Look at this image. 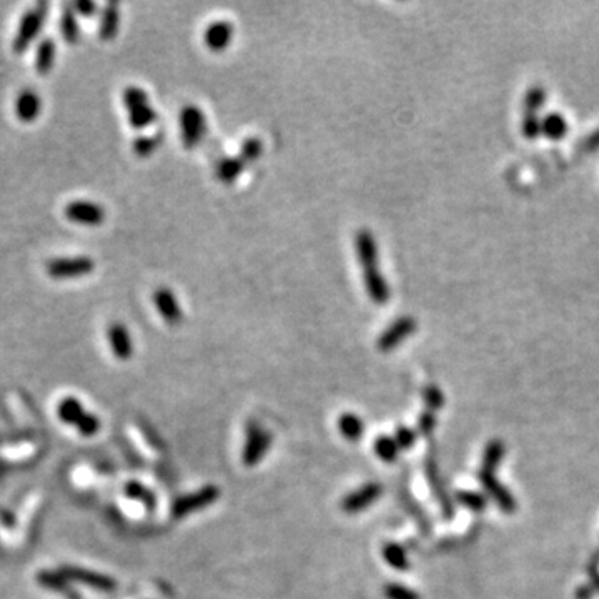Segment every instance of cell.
Returning a JSON list of instances; mask_svg holds the SVG:
<instances>
[{
  "mask_svg": "<svg viewBox=\"0 0 599 599\" xmlns=\"http://www.w3.org/2000/svg\"><path fill=\"white\" fill-rule=\"evenodd\" d=\"M47 12L48 4L38 2L36 7L28 9V11L23 14L12 42V50L16 52L17 55H22L23 52L28 50V47L32 45L33 41L38 37V33L42 32V27L47 18Z\"/></svg>",
  "mask_w": 599,
  "mask_h": 599,
  "instance_id": "6da1fadb",
  "label": "cell"
},
{
  "mask_svg": "<svg viewBox=\"0 0 599 599\" xmlns=\"http://www.w3.org/2000/svg\"><path fill=\"white\" fill-rule=\"evenodd\" d=\"M95 270V261L90 257H62L47 261L45 271L50 279L67 280L90 275Z\"/></svg>",
  "mask_w": 599,
  "mask_h": 599,
  "instance_id": "7a4b0ae2",
  "label": "cell"
},
{
  "mask_svg": "<svg viewBox=\"0 0 599 599\" xmlns=\"http://www.w3.org/2000/svg\"><path fill=\"white\" fill-rule=\"evenodd\" d=\"M207 131V122L203 112L195 105L183 107L180 112V135L187 150H192L202 142Z\"/></svg>",
  "mask_w": 599,
  "mask_h": 599,
  "instance_id": "3957f363",
  "label": "cell"
},
{
  "mask_svg": "<svg viewBox=\"0 0 599 599\" xmlns=\"http://www.w3.org/2000/svg\"><path fill=\"white\" fill-rule=\"evenodd\" d=\"M218 498H220V490H218L217 486L208 485L200 488L198 491H195L192 495L180 496V498L173 501L172 509L170 511H172V516L175 519H180L195 513V511L208 508V506L215 503Z\"/></svg>",
  "mask_w": 599,
  "mask_h": 599,
  "instance_id": "277c9868",
  "label": "cell"
},
{
  "mask_svg": "<svg viewBox=\"0 0 599 599\" xmlns=\"http://www.w3.org/2000/svg\"><path fill=\"white\" fill-rule=\"evenodd\" d=\"M271 446V433L263 430L257 421H250L247 426V441L243 448L242 460L245 466L252 468L266 455Z\"/></svg>",
  "mask_w": 599,
  "mask_h": 599,
  "instance_id": "5b68a950",
  "label": "cell"
},
{
  "mask_svg": "<svg viewBox=\"0 0 599 599\" xmlns=\"http://www.w3.org/2000/svg\"><path fill=\"white\" fill-rule=\"evenodd\" d=\"M58 571H60L62 576L65 578L69 583H82L84 586L97 589V591L112 593L117 589V583L114 578L90 571V569L77 568V566H70V564H67V566H62Z\"/></svg>",
  "mask_w": 599,
  "mask_h": 599,
  "instance_id": "8992f818",
  "label": "cell"
},
{
  "mask_svg": "<svg viewBox=\"0 0 599 599\" xmlns=\"http://www.w3.org/2000/svg\"><path fill=\"white\" fill-rule=\"evenodd\" d=\"M416 330V320L411 316H401L396 318L387 330L379 335L378 338V350L382 353H389L394 348H398L410 335L415 333Z\"/></svg>",
  "mask_w": 599,
  "mask_h": 599,
  "instance_id": "52a82bcc",
  "label": "cell"
},
{
  "mask_svg": "<svg viewBox=\"0 0 599 599\" xmlns=\"http://www.w3.org/2000/svg\"><path fill=\"white\" fill-rule=\"evenodd\" d=\"M63 215L67 220L80 223V225L97 227L105 222L104 207L95 202H85V200H75L63 208Z\"/></svg>",
  "mask_w": 599,
  "mask_h": 599,
  "instance_id": "ba28073f",
  "label": "cell"
},
{
  "mask_svg": "<svg viewBox=\"0 0 599 599\" xmlns=\"http://www.w3.org/2000/svg\"><path fill=\"white\" fill-rule=\"evenodd\" d=\"M478 478H480L481 486H483L485 493L488 495L496 504H498V508L503 511V513H506V514L514 513V511H516L514 496L509 493V490L506 488V486L500 483L498 478H496L495 471L480 470Z\"/></svg>",
  "mask_w": 599,
  "mask_h": 599,
  "instance_id": "9c48e42d",
  "label": "cell"
},
{
  "mask_svg": "<svg viewBox=\"0 0 599 599\" xmlns=\"http://www.w3.org/2000/svg\"><path fill=\"white\" fill-rule=\"evenodd\" d=\"M383 495V486L379 483H367L362 488L352 491L342 501V509L348 514H357L368 509L373 503H377L379 496Z\"/></svg>",
  "mask_w": 599,
  "mask_h": 599,
  "instance_id": "30bf717a",
  "label": "cell"
},
{
  "mask_svg": "<svg viewBox=\"0 0 599 599\" xmlns=\"http://www.w3.org/2000/svg\"><path fill=\"white\" fill-rule=\"evenodd\" d=\"M355 252L363 271L378 270V245L372 232L360 230L355 235Z\"/></svg>",
  "mask_w": 599,
  "mask_h": 599,
  "instance_id": "8fae6325",
  "label": "cell"
},
{
  "mask_svg": "<svg viewBox=\"0 0 599 599\" xmlns=\"http://www.w3.org/2000/svg\"><path fill=\"white\" fill-rule=\"evenodd\" d=\"M153 303L157 306L158 313L163 316L165 323L177 326L182 323L183 313L182 308H180V303L177 296L167 286H160V288L155 290L153 293Z\"/></svg>",
  "mask_w": 599,
  "mask_h": 599,
  "instance_id": "7c38bea8",
  "label": "cell"
},
{
  "mask_svg": "<svg viewBox=\"0 0 599 599\" xmlns=\"http://www.w3.org/2000/svg\"><path fill=\"white\" fill-rule=\"evenodd\" d=\"M425 466H426L428 483H430V488L433 491V495H435L436 501L440 503L443 518H445L446 521H450V519H453V516H455V508H453L450 496L446 495L445 486H443V483H441L440 471H438V466H436L435 460H431V458H430V460L425 463Z\"/></svg>",
  "mask_w": 599,
  "mask_h": 599,
  "instance_id": "4fadbf2b",
  "label": "cell"
},
{
  "mask_svg": "<svg viewBox=\"0 0 599 599\" xmlns=\"http://www.w3.org/2000/svg\"><path fill=\"white\" fill-rule=\"evenodd\" d=\"M107 337L112 348V353L115 355L120 362H126L134 355V345L129 330L124 323H112L107 330Z\"/></svg>",
  "mask_w": 599,
  "mask_h": 599,
  "instance_id": "5bb4252c",
  "label": "cell"
},
{
  "mask_svg": "<svg viewBox=\"0 0 599 599\" xmlns=\"http://www.w3.org/2000/svg\"><path fill=\"white\" fill-rule=\"evenodd\" d=\"M42 99L36 90L23 89L16 99V115L23 124H32L41 115Z\"/></svg>",
  "mask_w": 599,
  "mask_h": 599,
  "instance_id": "9a60e30c",
  "label": "cell"
},
{
  "mask_svg": "<svg viewBox=\"0 0 599 599\" xmlns=\"http://www.w3.org/2000/svg\"><path fill=\"white\" fill-rule=\"evenodd\" d=\"M363 281H365V288H367L369 300H372L373 303H377V305L388 303L392 293H389L388 281L384 280V276L382 274H379V269L363 271Z\"/></svg>",
  "mask_w": 599,
  "mask_h": 599,
  "instance_id": "2e32d148",
  "label": "cell"
},
{
  "mask_svg": "<svg viewBox=\"0 0 599 599\" xmlns=\"http://www.w3.org/2000/svg\"><path fill=\"white\" fill-rule=\"evenodd\" d=\"M233 37V26L227 21H218L208 26L205 31V43L213 52H222L230 45Z\"/></svg>",
  "mask_w": 599,
  "mask_h": 599,
  "instance_id": "e0dca14e",
  "label": "cell"
},
{
  "mask_svg": "<svg viewBox=\"0 0 599 599\" xmlns=\"http://www.w3.org/2000/svg\"><path fill=\"white\" fill-rule=\"evenodd\" d=\"M57 43L50 37L42 38L36 50V72L38 75H48L55 65Z\"/></svg>",
  "mask_w": 599,
  "mask_h": 599,
  "instance_id": "ac0fdd59",
  "label": "cell"
},
{
  "mask_svg": "<svg viewBox=\"0 0 599 599\" xmlns=\"http://www.w3.org/2000/svg\"><path fill=\"white\" fill-rule=\"evenodd\" d=\"M120 9L119 4L109 2L104 7V11L100 14V26H99V36L102 41L109 42L112 38H115L117 33H119L120 27Z\"/></svg>",
  "mask_w": 599,
  "mask_h": 599,
  "instance_id": "d6986e66",
  "label": "cell"
},
{
  "mask_svg": "<svg viewBox=\"0 0 599 599\" xmlns=\"http://www.w3.org/2000/svg\"><path fill=\"white\" fill-rule=\"evenodd\" d=\"M60 36L63 42L69 43V45H77L80 42V27L79 22H77V14L72 4L63 6L60 17Z\"/></svg>",
  "mask_w": 599,
  "mask_h": 599,
  "instance_id": "ffe728a7",
  "label": "cell"
},
{
  "mask_svg": "<svg viewBox=\"0 0 599 599\" xmlns=\"http://www.w3.org/2000/svg\"><path fill=\"white\" fill-rule=\"evenodd\" d=\"M85 413L87 411L84 410V405L75 396L63 398L57 406V415L65 425H77Z\"/></svg>",
  "mask_w": 599,
  "mask_h": 599,
  "instance_id": "44dd1931",
  "label": "cell"
},
{
  "mask_svg": "<svg viewBox=\"0 0 599 599\" xmlns=\"http://www.w3.org/2000/svg\"><path fill=\"white\" fill-rule=\"evenodd\" d=\"M382 556L384 563L389 564L393 569L398 571H406L410 568V559H408L406 549L398 543H387L382 549Z\"/></svg>",
  "mask_w": 599,
  "mask_h": 599,
  "instance_id": "7402d4cb",
  "label": "cell"
},
{
  "mask_svg": "<svg viewBox=\"0 0 599 599\" xmlns=\"http://www.w3.org/2000/svg\"><path fill=\"white\" fill-rule=\"evenodd\" d=\"M338 430L342 433L343 438H347L348 441H360V438L363 436L365 433V423L360 416L353 415V413H345V415L340 416L338 420Z\"/></svg>",
  "mask_w": 599,
  "mask_h": 599,
  "instance_id": "603a6c76",
  "label": "cell"
},
{
  "mask_svg": "<svg viewBox=\"0 0 599 599\" xmlns=\"http://www.w3.org/2000/svg\"><path fill=\"white\" fill-rule=\"evenodd\" d=\"M245 162L240 157H230V158H222L217 165V177L223 183H232L240 177L243 168H245Z\"/></svg>",
  "mask_w": 599,
  "mask_h": 599,
  "instance_id": "cb8c5ba5",
  "label": "cell"
},
{
  "mask_svg": "<svg viewBox=\"0 0 599 599\" xmlns=\"http://www.w3.org/2000/svg\"><path fill=\"white\" fill-rule=\"evenodd\" d=\"M504 456V445L500 440H491L486 445L483 451V460H481V470L496 471L498 465Z\"/></svg>",
  "mask_w": 599,
  "mask_h": 599,
  "instance_id": "d4e9b609",
  "label": "cell"
},
{
  "mask_svg": "<svg viewBox=\"0 0 599 599\" xmlns=\"http://www.w3.org/2000/svg\"><path fill=\"white\" fill-rule=\"evenodd\" d=\"M37 583L41 584L42 588H47L55 593L67 594L70 591L69 581L62 576L60 571H38Z\"/></svg>",
  "mask_w": 599,
  "mask_h": 599,
  "instance_id": "484cf974",
  "label": "cell"
},
{
  "mask_svg": "<svg viewBox=\"0 0 599 599\" xmlns=\"http://www.w3.org/2000/svg\"><path fill=\"white\" fill-rule=\"evenodd\" d=\"M373 448H374V453H377V456L384 463L396 461V458L399 455V448L393 436H387V435L378 436Z\"/></svg>",
  "mask_w": 599,
  "mask_h": 599,
  "instance_id": "4316f807",
  "label": "cell"
},
{
  "mask_svg": "<svg viewBox=\"0 0 599 599\" xmlns=\"http://www.w3.org/2000/svg\"><path fill=\"white\" fill-rule=\"evenodd\" d=\"M125 495L131 500L142 501V503L145 504V508H147L149 511H153L155 506H157V500H155L152 491H150L149 488H145L144 485L137 483V481H130V483L125 485Z\"/></svg>",
  "mask_w": 599,
  "mask_h": 599,
  "instance_id": "83f0119b",
  "label": "cell"
},
{
  "mask_svg": "<svg viewBox=\"0 0 599 599\" xmlns=\"http://www.w3.org/2000/svg\"><path fill=\"white\" fill-rule=\"evenodd\" d=\"M155 120H157V112L150 107V104L129 112V124L137 130L147 129V126L153 125Z\"/></svg>",
  "mask_w": 599,
  "mask_h": 599,
  "instance_id": "f1b7e54d",
  "label": "cell"
},
{
  "mask_svg": "<svg viewBox=\"0 0 599 599\" xmlns=\"http://www.w3.org/2000/svg\"><path fill=\"white\" fill-rule=\"evenodd\" d=\"M566 130H568L566 120H564L563 117L558 115V114L549 115L548 119L541 124V131L544 135H546L548 139H551V140L563 139L564 135H566Z\"/></svg>",
  "mask_w": 599,
  "mask_h": 599,
  "instance_id": "f546056e",
  "label": "cell"
},
{
  "mask_svg": "<svg viewBox=\"0 0 599 599\" xmlns=\"http://www.w3.org/2000/svg\"><path fill=\"white\" fill-rule=\"evenodd\" d=\"M456 501L465 508L476 511V513L485 511L488 506V498L483 493H476V491H458Z\"/></svg>",
  "mask_w": 599,
  "mask_h": 599,
  "instance_id": "4dcf8cb0",
  "label": "cell"
},
{
  "mask_svg": "<svg viewBox=\"0 0 599 599\" xmlns=\"http://www.w3.org/2000/svg\"><path fill=\"white\" fill-rule=\"evenodd\" d=\"M122 99H124V105L129 112L140 109V107L144 105H149V94L144 89H140V87H126Z\"/></svg>",
  "mask_w": 599,
  "mask_h": 599,
  "instance_id": "1f68e13d",
  "label": "cell"
},
{
  "mask_svg": "<svg viewBox=\"0 0 599 599\" xmlns=\"http://www.w3.org/2000/svg\"><path fill=\"white\" fill-rule=\"evenodd\" d=\"M421 396L428 411L435 413L445 406V394H443V392L436 384H428V387L423 388Z\"/></svg>",
  "mask_w": 599,
  "mask_h": 599,
  "instance_id": "d6a6232c",
  "label": "cell"
},
{
  "mask_svg": "<svg viewBox=\"0 0 599 599\" xmlns=\"http://www.w3.org/2000/svg\"><path fill=\"white\" fill-rule=\"evenodd\" d=\"M383 594L387 599H421L415 589L406 588L405 584L399 583H388L384 584Z\"/></svg>",
  "mask_w": 599,
  "mask_h": 599,
  "instance_id": "836d02e7",
  "label": "cell"
},
{
  "mask_svg": "<svg viewBox=\"0 0 599 599\" xmlns=\"http://www.w3.org/2000/svg\"><path fill=\"white\" fill-rule=\"evenodd\" d=\"M162 142V137H152V135H145V137H139L137 140L134 142V153L137 155V157H150L155 150H157L158 144Z\"/></svg>",
  "mask_w": 599,
  "mask_h": 599,
  "instance_id": "e575fe53",
  "label": "cell"
},
{
  "mask_svg": "<svg viewBox=\"0 0 599 599\" xmlns=\"http://www.w3.org/2000/svg\"><path fill=\"white\" fill-rule=\"evenodd\" d=\"M261 152H263L261 140L257 139V137H250V139H247L245 142H243L242 149H240V155H238V157H240L245 163L255 162V160L261 155Z\"/></svg>",
  "mask_w": 599,
  "mask_h": 599,
  "instance_id": "d590c367",
  "label": "cell"
},
{
  "mask_svg": "<svg viewBox=\"0 0 599 599\" xmlns=\"http://www.w3.org/2000/svg\"><path fill=\"white\" fill-rule=\"evenodd\" d=\"M393 438H394V441H396L399 451L410 450V448L415 446L418 433L415 430H411V428H408V426H398L396 431H394Z\"/></svg>",
  "mask_w": 599,
  "mask_h": 599,
  "instance_id": "8d00e7d4",
  "label": "cell"
},
{
  "mask_svg": "<svg viewBox=\"0 0 599 599\" xmlns=\"http://www.w3.org/2000/svg\"><path fill=\"white\" fill-rule=\"evenodd\" d=\"M75 428L79 430L82 436H94L100 430V420L94 413H85V415L80 418V421L77 423Z\"/></svg>",
  "mask_w": 599,
  "mask_h": 599,
  "instance_id": "74e56055",
  "label": "cell"
},
{
  "mask_svg": "<svg viewBox=\"0 0 599 599\" xmlns=\"http://www.w3.org/2000/svg\"><path fill=\"white\" fill-rule=\"evenodd\" d=\"M544 99H546V95H544L543 89H539V87H536V89H531L524 100L528 114H534L538 109H541V105L544 104Z\"/></svg>",
  "mask_w": 599,
  "mask_h": 599,
  "instance_id": "f35d334b",
  "label": "cell"
},
{
  "mask_svg": "<svg viewBox=\"0 0 599 599\" xmlns=\"http://www.w3.org/2000/svg\"><path fill=\"white\" fill-rule=\"evenodd\" d=\"M436 428V416L433 411H423L418 418V433L423 436H430Z\"/></svg>",
  "mask_w": 599,
  "mask_h": 599,
  "instance_id": "ab89813d",
  "label": "cell"
},
{
  "mask_svg": "<svg viewBox=\"0 0 599 599\" xmlns=\"http://www.w3.org/2000/svg\"><path fill=\"white\" fill-rule=\"evenodd\" d=\"M523 131L528 139H536L541 134V122L536 119V114H528L524 117Z\"/></svg>",
  "mask_w": 599,
  "mask_h": 599,
  "instance_id": "60d3db41",
  "label": "cell"
},
{
  "mask_svg": "<svg viewBox=\"0 0 599 599\" xmlns=\"http://www.w3.org/2000/svg\"><path fill=\"white\" fill-rule=\"evenodd\" d=\"M72 7H74L77 16L85 17V18L94 17L97 16V12H99V6H97L95 2H75V4H72Z\"/></svg>",
  "mask_w": 599,
  "mask_h": 599,
  "instance_id": "b9f144b4",
  "label": "cell"
}]
</instances>
